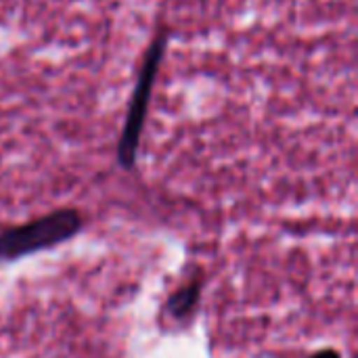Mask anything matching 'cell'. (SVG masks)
<instances>
[{
    "instance_id": "cell-2",
    "label": "cell",
    "mask_w": 358,
    "mask_h": 358,
    "mask_svg": "<svg viewBox=\"0 0 358 358\" xmlns=\"http://www.w3.org/2000/svg\"><path fill=\"white\" fill-rule=\"evenodd\" d=\"M164 48H166V31H162L155 42L151 44L147 57H145V65H143V73L138 78L136 90L132 94L130 101V109L117 141V164L124 170H134L136 159H138V145H141V134L145 128V120H147V109H149V101H151V88H153V80L155 73L159 69L162 57H164Z\"/></svg>"
},
{
    "instance_id": "cell-3",
    "label": "cell",
    "mask_w": 358,
    "mask_h": 358,
    "mask_svg": "<svg viewBox=\"0 0 358 358\" xmlns=\"http://www.w3.org/2000/svg\"><path fill=\"white\" fill-rule=\"evenodd\" d=\"M203 285H206V273L203 268L195 266L185 277V281L166 298L162 313H159L162 329L180 334L195 323L199 315L201 298H203Z\"/></svg>"
},
{
    "instance_id": "cell-4",
    "label": "cell",
    "mask_w": 358,
    "mask_h": 358,
    "mask_svg": "<svg viewBox=\"0 0 358 358\" xmlns=\"http://www.w3.org/2000/svg\"><path fill=\"white\" fill-rule=\"evenodd\" d=\"M308 358H342V355L336 348H321V350L313 352Z\"/></svg>"
},
{
    "instance_id": "cell-1",
    "label": "cell",
    "mask_w": 358,
    "mask_h": 358,
    "mask_svg": "<svg viewBox=\"0 0 358 358\" xmlns=\"http://www.w3.org/2000/svg\"><path fill=\"white\" fill-rule=\"evenodd\" d=\"M86 229V216L78 208L52 210L23 224L0 229V262H17L76 239Z\"/></svg>"
}]
</instances>
